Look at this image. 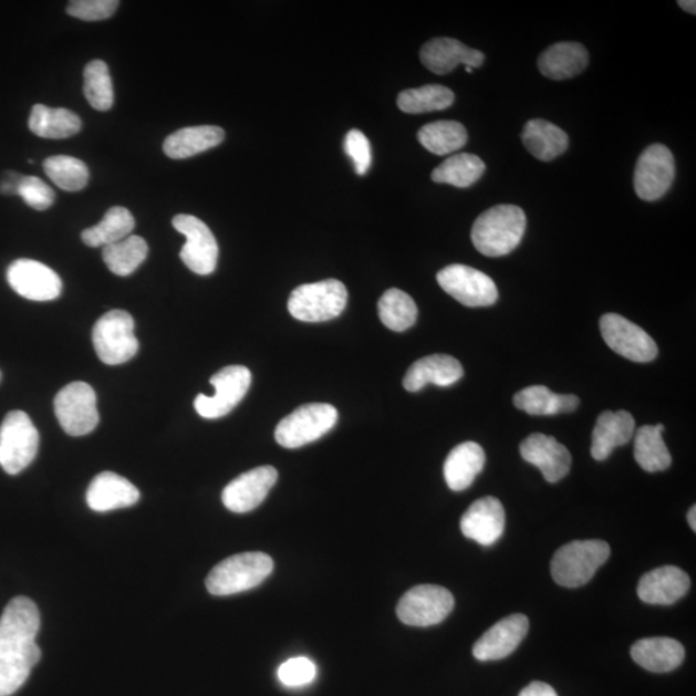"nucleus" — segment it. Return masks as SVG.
Listing matches in <instances>:
<instances>
[{
  "mask_svg": "<svg viewBox=\"0 0 696 696\" xmlns=\"http://www.w3.org/2000/svg\"><path fill=\"white\" fill-rule=\"evenodd\" d=\"M139 498L135 485L111 471L97 475L87 490V505L95 512L121 510L136 505Z\"/></svg>",
  "mask_w": 696,
  "mask_h": 696,
  "instance_id": "24",
  "label": "nucleus"
},
{
  "mask_svg": "<svg viewBox=\"0 0 696 696\" xmlns=\"http://www.w3.org/2000/svg\"><path fill=\"white\" fill-rule=\"evenodd\" d=\"M148 254L147 242L137 235H129L115 245L104 247L103 258L111 270L117 277H128L135 272L146 260Z\"/></svg>",
  "mask_w": 696,
  "mask_h": 696,
  "instance_id": "38",
  "label": "nucleus"
},
{
  "mask_svg": "<svg viewBox=\"0 0 696 696\" xmlns=\"http://www.w3.org/2000/svg\"><path fill=\"white\" fill-rule=\"evenodd\" d=\"M600 331L606 345L635 363H648L658 356V346L643 328L617 314L600 319Z\"/></svg>",
  "mask_w": 696,
  "mask_h": 696,
  "instance_id": "14",
  "label": "nucleus"
},
{
  "mask_svg": "<svg viewBox=\"0 0 696 696\" xmlns=\"http://www.w3.org/2000/svg\"><path fill=\"white\" fill-rule=\"evenodd\" d=\"M455 609V598L444 586L422 584L406 592L396 607V614L412 627H432L447 620Z\"/></svg>",
  "mask_w": 696,
  "mask_h": 696,
  "instance_id": "9",
  "label": "nucleus"
},
{
  "mask_svg": "<svg viewBox=\"0 0 696 696\" xmlns=\"http://www.w3.org/2000/svg\"><path fill=\"white\" fill-rule=\"evenodd\" d=\"M663 432V425L644 426L637 429L635 459L646 472L666 471L672 465L671 453L662 437Z\"/></svg>",
  "mask_w": 696,
  "mask_h": 696,
  "instance_id": "34",
  "label": "nucleus"
},
{
  "mask_svg": "<svg viewBox=\"0 0 696 696\" xmlns=\"http://www.w3.org/2000/svg\"><path fill=\"white\" fill-rule=\"evenodd\" d=\"M345 152L354 163L356 174L364 176L371 168L372 150L370 139L363 132L352 129L347 133L345 139Z\"/></svg>",
  "mask_w": 696,
  "mask_h": 696,
  "instance_id": "45",
  "label": "nucleus"
},
{
  "mask_svg": "<svg viewBox=\"0 0 696 696\" xmlns=\"http://www.w3.org/2000/svg\"><path fill=\"white\" fill-rule=\"evenodd\" d=\"M337 420L339 412L331 404L302 405L280 420L276 439L283 448H301L330 433Z\"/></svg>",
  "mask_w": 696,
  "mask_h": 696,
  "instance_id": "6",
  "label": "nucleus"
},
{
  "mask_svg": "<svg viewBox=\"0 0 696 696\" xmlns=\"http://www.w3.org/2000/svg\"><path fill=\"white\" fill-rule=\"evenodd\" d=\"M695 518H696V507H695V506H693V507L690 508L689 513H687V521H689V526H690V528H692L694 531H696V520H695Z\"/></svg>",
  "mask_w": 696,
  "mask_h": 696,
  "instance_id": "49",
  "label": "nucleus"
},
{
  "mask_svg": "<svg viewBox=\"0 0 696 696\" xmlns=\"http://www.w3.org/2000/svg\"><path fill=\"white\" fill-rule=\"evenodd\" d=\"M250 383H252V373L248 367L241 365L226 366L210 378V385L216 391L215 395H198L194 402L195 411L206 419L228 416L235 406L245 398Z\"/></svg>",
  "mask_w": 696,
  "mask_h": 696,
  "instance_id": "11",
  "label": "nucleus"
},
{
  "mask_svg": "<svg viewBox=\"0 0 696 696\" xmlns=\"http://www.w3.org/2000/svg\"><path fill=\"white\" fill-rule=\"evenodd\" d=\"M465 70H466L467 73H472L474 72V69L469 67V66H465Z\"/></svg>",
  "mask_w": 696,
  "mask_h": 696,
  "instance_id": "50",
  "label": "nucleus"
},
{
  "mask_svg": "<svg viewBox=\"0 0 696 696\" xmlns=\"http://www.w3.org/2000/svg\"><path fill=\"white\" fill-rule=\"evenodd\" d=\"M225 132L216 125L187 127L172 133L164 141L163 150L170 159H187L224 143Z\"/></svg>",
  "mask_w": 696,
  "mask_h": 696,
  "instance_id": "29",
  "label": "nucleus"
},
{
  "mask_svg": "<svg viewBox=\"0 0 696 696\" xmlns=\"http://www.w3.org/2000/svg\"><path fill=\"white\" fill-rule=\"evenodd\" d=\"M455 93L440 84L406 90L397 96V106L406 114L442 112L455 104Z\"/></svg>",
  "mask_w": 696,
  "mask_h": 696,
  "instance_id": "37",
  "label": "nucleus"
},
{
  "mask_svg": "<svg viewBox=\"0 0 696 696\" xmlns=\"http://www.w3.org/2000/svg\"><path fill=\"white\" fill-rule=\"evenodd\" d=\"M29 128L38 137L64 139L81 132L82 121L67 108L35 105L30 114Z\"/></svg>",
  "mask_w": 696,
  "mask_h": 696,
  "instance_id": "32",
  "label": "nucleus"
},
{
  "mask_svg": "<svg viewBox=\"0 0 696 696\" xmlns=\"http://www.w3.org/2000/svg\"><path fill=\"white\" fill-rule=\"evenodd\" d=\"M38 429L25 412L7 414L0 426V466L8 475H18L35 459Z\"/></svg>",
  "mask_w": 696,
  "mask_h": 696,
  "instance_id": "8",
  "label": "nucleus"
},
{
  "mask_svg": "<svg viewBox=\"0 0 696 696\" xmlns=\"http://www.w3.org/2000/svg\"><path fill=\"white\" fill-rule=\"evenodd\" d=\"M54 414L67 435L91 434L100 422L95 389L89 383H70L54 397Z\"/></svg>",
  "mask_w": 696,
  "mask_h": 696,
  "instance_id": "10",
  "label": "nucleus"
},
{
  "mask_svg": "<svg viewBox=\"0 0 696 696\" xmlns=\"http://www.w3.org/2000/svg\"><path fill=\"white\" fill-rule=\"evenodd\" d=\"M8 284L23 299L46 302L59 299L62 281L56 272L34 260H18L7 270Z\"/></svg>",
  "mask_w": 696,
  "mask_h": 696,
  "instance_id": "16",
  "label": "nucleus"
},
{
  "mask_svg": "<svg viewBox=\"0 0 696 696\" xmlns=\"http://www.w3.org/2000/svg\"><path fill=\"white\" fill-rule=\"evenodd\" d=\"M505 508L495 497L477 499L460 520L464 536L485 547L498 542L505 533Z\"/></svg>",
  "mask_w": 696,
  "mask_h": 696,
  "instance_id": "19",
  "label": "nucleus"
},
{
  "mask_svg": "<svg viewBox=\"0 0 696 696\" xmlns=\"http://www.w3.org/2000/svg\"><path fill=\"white\" fill-rule=\"evenodd\" d=\"M589 52L581 43L562 42L547 49L538 59L539 72L552 81H565L584 72Z\"/></svg>",
  "mask_w": 696,
  "mask_h": 696,
  "instance_id": "27",
  "label": "nucleus"
},
{
  "mask_svg": "<svg viewBox=\"0 0 696 696\" xmlns=\"http://www.w3.org/2000/svg\"><path fill=\"white\" fill-rule=\"evenodd\" d=\"M41 629L38 606L28 598H15L0 616V696H11L28 682L42 652L37 644Z\"/></svg>",
  "mask_w": 696,
  "mask_h": 696,
  "instance_id": "1",
  "label": "nucleus"
},
{
  "mask_svg": "<svg viewBox=\"0 0 696 696\" xmlns=\"http://www.w3.org/2000/svg\"><path fill=\"white\" fill-rule=\"evenodd\" d=\"M18 195L29 207L37 210L49 209L56 198L51 187L34 176L22 177Z\"/></svg>",
  "mask_w": 696,
  "mask_h": 696,
  "instance_id": "43",
  "label": "nucleus"
},
{
  "mask_svg": "<svg viewBox=\"0 0 696 696\" xmlns=\"http://www.w3.org/2000/svg\"><path fill=\"white\" fill-rule=\"evenodd\" d=\"M519 696H559L553 687L544 683H531Z\"/></svg>",
  "mask_w": 696,
  "mask_h": 696,
  "instance_id": "47",
  "label": "nucleus"
},
{
  "mask_svg": "<svg viewBox=\"0 0 696 696\" xmlns=\"http://www.w3.org/2000/svg\"><path fill=\"white\" fill-rule=\"evenodd\" d=\"M349 293L340 280L328 279L295 288L288 301L291 315L307 323L328 322L346 309Z\"/></svg>",
  "mask_w": 696,
  "mask_h": 696,
  "instance_id": "5",
  "label": "nucleus"
},
{
  "mask_svg": "<svg viewBox=\"0 0 696 696\" xmlns=\"http://www.w3.org/2000/svg\"><path fill=\"white\" fill-rule=\"evenodd\" d=\"M463 364L449 355H429L414 363L406 372L403 385L409 393H418L433 383L435 386L448 387L464 377Z\"/></svg>",
  "mask_w": 696,
  "mask_h": 696,
  "instance_id": "23",
  "label": "nucleus"
},
{
  "mask_svg": "<svg viewBox=\"0 0 696 696\" xmlns=\"http://www.w3.org/2000/svg\"><path fill=\"white\" fill-rule=\"evenodd\" d=\"M0 378H2V373H0Z\"/></svg>",
  "mask_w": 696,
  "mask_h": 696,
  "instance_id": "51",
  "label": "nucleus"
},
{
  "mask_svg": "<svg viewBox=\"0 0 696 696\" xmlns=\"http://www.w3.org/2000/svg\"><path fill=\"white\" fill-rule=\"evenodd\" d=\"M529 632V620L523 614H512L492 625L474 645L477 661H500L519 647Z\"/></svg>",
  "mask_w": 696,
  "mask_h": 696,
  "instance_id": "18",
  "label": "nucleus"
},
{
  "mask_svg": "<svg viewBox=\"0 0 696 696\" xmlns=\"http://www.w3.org/2000/svg\"><path fill=\"white\" fill-rule=\"evenodd\" d=\"M273 561L263 552L233 554L216 565L207 576V590L214 596H230L256 589L268 580Z\"/></svg>",
  "mask_w": 696,
  "mask_h": 696,
  "instance_id": "3",
  "label": "nucleus"
},
{
  "mask_svg": "<svg viewBox=\"0 0 696 696\" xmlns=\"http://www.w3.org/2000/svg\"><path fill=\"white\" fill-rule=\"evenodd\" d=\"M513 404L530 416H558L576 411L580 398L575 395L554 394L544 386H530L515 395Z\"/></svg>",
  "mask_w": 696,
  "mask_h": 696,
  "instance_id": "31",
  "label": "nucleus"
},
{
  "mask_svg": "<svg viewBox=\"0 0 696 696\" xmlns=\"http://www.w3.org/2000/svg\"><path fill=\"white\" fill-rule=\"evenodd\" d=\"M45 175L56 184L60 189L75 193L89 185L90 170L81 159L73 156H51L43 163Z\"/></svg>",
  "mask_w": 696,
  "mask_h": 696,
  "instance_id": "40",
  "label": "nucleus"
},
{
  "mask_svg": "<svg viewBox=\"0 0 696 696\" xmlns=\"http://www.w3.org/2000/svg\"><path fill=\"white\" fill-rule=\"evenodd\" d=\"M381 322L389 331L404 332L417 322L418 309L408 293L401 289H388L378 302Z\"/></svg>",
  "mask_w": 696,
  "mask_h": 696,
  "instance_id": "39",
  "label": "nucleus"
},
{
  "mask_svg": "<svg viewBox=\"0 0 696 696\" xmlns=\"http://www.w3.org/2000/svg\"><path fill=\"white\" fill-rule=\"evenodd\" d=\"M23 176L14 174V172H6L0 177V194L18 195L19 186Z\"/></svg>",
  "mask_w": 696,
  "mask_h": 696,
  "instance_id": "46",
  "label": "nucleus"
},
{
  "mask_svg": "<svg viewBox=\"0 0 696 696\" xmlns=\"http://www.w3.org/2000/svg\"><path fill=\"white\" fill-rule=\"evenodd\" d=\"M437 283L453 299L467 308H488L498 300V289L490 277L466 264H450L437 273Z\"/></svg>",
  "mask_w": 696,
  "mask_h": 696,
  "instance_id": "12",
  "label": "nucleus"
},
{
  "mask_svg": "<svg viewBox=\"0 0 696 696\" xmlns=\"http://www.w3.org/2000/svg\"><path fill=\"white\" fill-rule=\"evenodd\" d=\"M484 60V53L451 38H435L420 50L422 64L437 75L449 74L458 65L480 67Z\"/></svg>",
  "mask_w": 696,
  "mask_h": 696,
  "instance_id": "21",
  "label": "nucleus"
},
{
  "mask_svg": "<svg viewBox=\"0 0 696 696\" xmlns=\"http://www.w3.org/2000/svg\"><path fill=\"white\" fill-rule=\"evenodd\" d=\"M521 457L541 469L546 481L558 482L569 474L572 456L554 437L533 434L521 443Z\"/></svg>",
  "mask_w": 696,
  "mask_h": 696,
  "instance_id": "20",
  "label": "nucleus"
},
{
  "mask_svg": "<svg viewBox=\"0 0 696 696\" xmlns=\"http://www.w3.org/2000/svg\"><path fill=\"white\" fill-rule=\"evenodd\" d=\"M84 96L98 112L111 111L114 90L108 66L103 60H93L84 69Z\"/></svg>",
  "mask_w": 696,
  "mask_h": 696,
  "instance_id": "41",
  "label": "nucleus"
},
{
  "mask_svg": "<svg viewBox=\"0 0 696 696\" xmlns=\"http://www.w3.org/2000/svg\"><path fill=\"white\" fill-rule=\"evenodd\" d=\"M631 655L640 667L654 674H668L682 666L685 648L674 638L652 637L637 641L631 648Z\"/></svg>",
  "mask_w": 696,
  "mask_h": 696,
  "instance_id": "26",
  "label": "nucleus"
},
{
  "mask_svg": "<svg viewBox=\"0 0 696 696\" xmlns=\"http://www.w3.org/2000/svg\"><path fill=\"white\" fill-rule=\"evenodd\" d=\"M635 419L625 411L600 414L592 433L591 456L596 460H605L617 447L629 444L635 435Z\"/></svg>",
  "mask_w": 696,
  "mask_h": 696,
  "instance_id": "25",
  "label": "nucleus"
},
{
  "mask_svg": "<svg viewBox=\"0 0 696 696\" xmlns=\"http://www.w3.org/2000/svg\"><path fill=\"white\" fill-rule=\"evenodd\" d=\"M527 230V216L518 206L500 205L485 210L472 226L471 239L487 257L510 254L519 247Z\"/></svg>",
  "mask_w": 696,
  "mask_h": 696,
  "instance_id": "2",
  "label": "nucleus"
},
{
  "mask_svg": "<svg viewBox=\"0 0 696 696\" xmlns=\"http://www.w3.org/2000/svg\"><path fill=\"white\" fill-rule=\"evenodd\" d=\"M610 546L599 539L562 546L551 562L553 581L568 589L589 583L610 558Z\"/></svg>",
  "mask_w": 696,
  "mask_h": 696,
  "instance_id": "4",
  "label": "nucleus"
},
{
  "mask_svg": "<svg viewBox=\"0 0 696 696\" xmlns=\"http://www.w3.org/2000/svg\"><path fill=\"white\" fill-rule=\"evenodd\" d=\"M279 474L272 466L250 469L233 479L222 491V502L229 511L247 513L256 510L269 496Z\"/></svg>",
  "mask_w": 696,
  "mask_h": 696,
  "instance_id": "17",
  "label": "nucleus"
},
{
  "mask_svg": "<svg viewBox=\"0 0 696 696\" xmlns=\"http://www.w3.org/2000/svg\"><path fill=\"white\" fill-rule=\"evenodd\" d=\"M690 578L677 567H661L641 578L637 594L651 605H672L690 590Z\"/></svg>",
  "mask_w": 696,
  "mask_h": 696,
  "instance_id": "22",
  "label": "nucleus"
},
{
  "mask_svg": "<svg viewBox=\"0 0 696 696\" xmlns=\"http://www.w3.org/2000/svg\"><path fill=\"white\" fill-rule=\"evenodd\" d=\"M92 341L101 362L107 365L129 362L139 347L135 320L123 310H113L101 316L93 328Z\"/></svg>",
  "mask_w": 696,
  "mask_h": 696,
  "instance_id": "7",
  "label": "nucleus"
},
{
  "mask_svg": "<svg viewBox=\"0 0 696 696\" xmlns=\"http://www.w3.org/2000/svg\"><path fill=\"white\" fill-rule=\"evenodd\" d=\"M527 150L538 160L551 162L568 150L569 137L558 125L544 120H531L521 133Z\"/></svg>",
  "mask_w": 696,
  "mask_h": 696,
  "instance_id": "30",
  "label": "nucleus"
},
{
  "mask_svg": "<svg viewBox=\"0 0 696 696\" xmlns=\"http://www.w3.org/2000/svg\"><path fill=\"white\" fill-rule=\"evenodd\" d=\"M485 460L487 457L479 444L467 442L457 445L444 464V477L448 487L455 491L471 487L477 475L482 471Z\"/></svg>",
  "mask_w": 696,
  "mask_h": 696,
  "instance_id": "28",
  "label": "nucleus"
},
{
  "mask_svg": "<svg viewBox=\"0 0 696 696\" xmlns=\"http://www.w3.org/2000/svg\"><path fill=\"white\" fill-rule=\"evenodd\" d=\"M467 139L466 128L455 121L429 123L418 132L419 144L429 153L440 156L460 150L467 144Z\"/></svg>",
  "mask_w": 696,
  "mask_h": 696,
  "instance_id": "35",
  "label": "nucleus"
},
{
  "mask_svg": "<svg viewBox=\"0 0 696 696\" xmlns=\"http://www.w3.org/2000/svg\"><path fill=\"white\" fill-rule=\"evenodd\" d=\"M676 166L667 146L655 144L640 155L633 185L640 199L655 201L664 197L674 184Z\"/></svg>",
  "mask_w": 696,
  "mask_h": 696,
  "instance_id": "13",
  "label": "nucleus"
},
{
  "mask_svg": "<svg viewBox=\"0 0 696 696\" xmlns=\"http://www.w3.org/2000/svg\"><path fill=\"white\" fill-rule=\"evenodd\" d=\"M117 6L116 0H73L66 11L83 21H103L112 18Z\"/></svg>",
  "mask_w": 696,
  "mask_h": 696,
  "instance_id": "44",
  "label": "nucleus"
},
{
  "mask_svg": "<svg viewBox=\"0 0 696 696\" xmlns=\"http://www.w3.org/2000/svg\"><path fill=\"white\" fill-rule=\"evenodd\" d=\"M485 163L479 156L474 154H457L443 162L433 172V181L436 184H448L466 189L472 186L484 175Z\"/></svg>",
  "mask_w": 696,
  "mask_h": 696,
  "instance_id": "36",
  "label": "nucleus"
},
{
  "mask_svg": "<svg viewBox=\"0 0 696 696\" xmlns=\"http://www.w3.org/2000/svg\"><path fill=\"white\" fill-rule=\"evenodd\" d=\"M318 668L315 663L304 656L292 658L281 664L278 677L281 684L289 687L309 685L316 678Z\"/></svg>",
  "mask_w": 696,
  "mask_h": 696,
  "instance_id": "42",
  "label": "nucleus"
},
{
  "mask_svg": "<svg viewBox=\"0 0 696 696\" xmlns=\"http://www.w3.org/2000/svg\"><path fill=\"white\" fill-rule=\"evenodd\" d=\"M172 225L186 237L179 257L187 268L198 276L212 273L217 268L218 245L208 226L191 215H178Z\"/></svg>",
  "mask_w": 696,
  "mask_h": 696,
  "instance_id": "15",
  "label": "nucleus"
},
{
  "mask_svg": "<svg viewBox=\"0 0 696 696\" xmlns=\"http://www.w3.org/2000/svg\"><path fill=\"white\" fill-rule=\"evenodd\" d=\"M678 6L682 7L683 10L687 13H696V3L694 2V0H683V2H678Z\"/></svg>",
  "mask_w": 696,
  "mask_h": 696,
  "instance_id": "48",
  "label": "nucleus"
},
{
  "mask_svg": "<svg viewBox=\"0 0 696 696\" xmlns=\"http://www.w3.org/2000/svg\"><path fill=\"white\" fill-rule=\"evenodd\" d=\"M135 226V218L127 208L113 207L101 222L82 232V240L92 248L112 246L128 238Z\"/></svg>",
  "mask_w": 696,
  "mask_h": 696,
  "instance_id": "33",
  "label": "nucleus"
}]
</instances>
